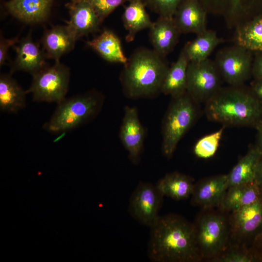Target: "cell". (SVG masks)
I'll list each match as a JSON object with an SVG mask.
<instances>
[{
    "instance_id": "27",
    "label": "cell",
    "mask_w": 262,
    "mask_h": 262,
    "mask_svg": "<svg viewBox=\"0 0 262 262\" xmlns=\"http://www.w3.org/2000/svg\"><path fill=\"white\" fill-rule=\"evenodd\" d=\"M222 41L215 32L207 30L187 42L183 49L190 62L202 61L209 58L213 51Z\"/></svg>"
},
{
    "instance_id": "8",
    "label": "cell",
    "mask_w": 262,
    "mask_h": 262,
    "mask_svg": "<svg viewBox=\"0 0 262 262\" xmlns=\"http://www.w3.org/2000/svg\"><path fill=\"white\" fill-rule=\"evenodd\" d=\"M221 79L214 61L209 58L190 62L187 70L186 92L196 102H206L221 89Z\"/></svg>"
},
{
    "instance_id": "40",
    "label": "cell",
    "mask_w": 262,
    "mask_h": 262,
    "mask_svg": "<svg viewBox=\"0 0 262 262\" xmlns=\"http://www.w3.org/2000/svg\"><path fill=\"white\" fill-rule=\"evenodd\" d=\"M82 0H69L70 2H78Z\"/></svg>"
},
{
    "instance_id": "9",
    "label": "cell",
    "mask_w": 262,
    "mask_h": 262,
    "mask_svg": "<svg viewBox=\"0 0 262 262\" xmlns=\"http://www.w3.org/2000/svg\"><path fill=\"white\" fill-rule=\"evenodd\" d=\"M249 51L236 44L217 52L214 61L222 79L230 86H240L247 79L251 68Z\"/></svg>"
},
{
    "instance_id": "17",
    "label": "cell",
    "mask_w": 262,
    "mask_h": 262,
    "mask_svg": "<svg viewBox=\"0 0 262 262\" xmlns=\"http://www.w3.org/2000/svg\"><path fill=\"white\" fill-rule=\"evenodd\" d=\"M149 29V39L153 49L165 57L174 49L181 34L173 17L159 16Z\"/></svg>"
},
{
    "instance_id": "21",
    "label": "cell",
    "mask_w": 262,
    "mask_h": 262,
    "mask_svg": "<svg viewBox=\"0 0 262 262\" xmlns=\"http://www.w3.org/2000/svg\"><path fill=\"white\" fill-rule=\"evenodd\" d=\"M189 62L182 49L176 61L168 68L163 82L161 93L176 98L186 92L187 70Z\"/></svg>"
},
{
    "instance_id": "32",
    "label": "cell",
    "mask_w": 262,
    "mask_h": 262,
    "mask_svg": "<svg viewBox=\"0 0 262 262\" xmlns=\"http://www.w3.org/2000/svg\"><path fill=\"white\" fill-rule=\"evenodd\" d=\"M91 4L101 21L117 7L130 0H86Z\"/></svg>"
},
{
    "instance_id": "19",
    "label": "cell",
    "mask_w": 262,
    "mask_h": 262,
    "mask_svg": "<svg viewBox=\"0 0 262 262\" xmlns=\"http://www.w3.org/2000/svg\"><path fill=\"white\" fill-rule=\"evenodd\" d=\"M76 40L66 25L54 26L47 30L41 42L46 57L58 61L62 56L73 49Z\"/></svg>"
},
{
    "instance_id": "3",
    "label": "cell",
    "mask_w": 262,
    "mask_h": 262,
    "mask_svg": "<svg viewBox=\"0 0 262 262\" xmlns=\"http://www.w3.org/2000/svg\"><path fill=\"white\" fill-rule=\"evenodd\" d=\"M206 114L225 125H255L262 117L260 101L240 86L221 88L206 102Z\"/></svg>"
},
{
    "instance_id": "37",
    "label": "cell",
    "mask_w": 262,
    "mask_h": 262,
    "mask_svg": "<svg viewBox=\"0 0 262 262\" xmlns=\"http://www.w3.org/2000/svg\"><path fill=\"white\" fill-rule=\"evenodd\" d=\"M256 128L258 132V147L262 153V120L258 122L256 125Z\"/></svg>"
},
{
    "instance_id": "10",
    "label": "cell",
    "mask_w": 262,
    "mask_h": 262,
    "mask_svg": "<svg viewBox=\"0 0 262 262\" xmlns=\"http://www.w3.org/2000/svg\"><path fill=\"white\" fill-rule=\"evenodd\" d=\"M163 197L156 185L140 182L131 196L129 212L135 220L150 227L160 216Z\"/></svg>"
},
{
    "instance_id": "5",
    "label": "cell",
    "mask_w": 262,
    "mask_h": 262,
    "mask_svg": "<svg viewBox=\"0 0 262 262\" xmlns=\"http://www.w3.org/2000/svg\"><path fill=\"white\" fill-rule=\"evenodd\" d=\"M162 122L163 155L171 158L181 138L192 126L197 117L196 102L186 92L172 98Z\"/></svg>"
},
{
    "instance_id": "7",
    "label": "cell",
    "mask_w": 262,
    "mask_h": 262,
    "mask_svg": "<svg viewBox=\"0 0 262 262\" xmlns=\"http://www.w3.org/2000/svg\"><path fill=\"white\" fill-rule=\"evenodd\" d=\"M33 76L27 93H31L36 102H61L67 93L70 71L69 68L55 61L52 66H46Z\"/></svg>"
},
{
    "instance_id": "35",
    "label": "cell",
    "mask_w": 262,
    "mask_h": 262,
    "mask_svg": "<svg viewBox=\"0 0 262 262\" xmlns=\"http://www.w3.org/2000/svg\"><path fill=\"white\" fill-rule=\"evenodd\" d=\"M217 2H223L224 0H210ZM241 0H229V8L231 13L237 12L240 7Z\"/></svg>"
},
{
    "instance_id": "28",
    "label": "cell",
    "mask_w": 262,
    "mask_h": 262,
    "mask_svg": "<svg viewBox=\"0 0 262 262\" xmlns=\"http://www.w3.org/2000/svg\"><path fill=\"white\" fill-rule=\"evenodd\" d=\"M237 44L250 51H262V18L240 27L237 32Z\"/></svg>"
},
{
    "instance_id": "14",
    "label": "cell",
    "mask_w": 262,
    "mask_h": 262,
    "mask_svg": "<svg viewBox=\"0 0 262 262\" xmlns=\"http://www.w3.org/2000/svg\"><path fill=\"white\" fill-rule=\"evenodd\" d=\"M205 9L198 0H182L173 16L180 33L200 34L206 29Z\"/></svg>"
},
{
    "instance_id": "29",
    "label": "cell",
    "mask_w": 262,
    "mask_h": 262,
    "mask_svg": "<svg viewBox=\"0 0 262 262\" xmlns=\"http://www.w3.org/2000/svg\"><path fill=\"white\" fill-rule=\"evenodd\" d=\"M224 128L204 136L198 140L194 146L193 151L198 158L207 159L213 156L216 152L222 138Z\"/></svg>"
},
{
    "instance_id": "39",
    "label": "cell",
    "mask_w": 262,
    "mask_h": 262,
    "mask_svg": "<svg viewBox=\"0 0 262 262\" xmlns=\"http://www.w3.org/2000/svg\"><path fill=\"white\" fill-rule=\"evenodd\" d=\"M256 246L258 247L259 252L257 254L262 259V229L260 232L256 237Z\"/></svg>"
},
{
    "instance_id": "2",
    "label": "cell",
    "mask_w": 262,
    "mask_h": 262,
    "mask_svg": "<svg viewBox=\"0 0 262 262\" xmlns=\"http://www.w3.org/2000/svg\"><path fill=\"white\" fill-rule=\"evenodd\" d=\"M168 68L164 57L153 49H137L124 64L120 75L124 94L131 99L158 96Z\"/></svg>"
},
{
    "instance_id": "23",
    "label": "cell",
    "mask_w": 262,
    "mask_h": 262,
    "mask_svg": "<svg viewBox=\"0 0 262 262\" xmlns=\"http://www.w3.org/2000/svg\"><path fill=\"white\" fill-rule=\"evenodd\" d=\"M27 91L24 90L8 74L0 76V109L9 113H16L26 105Z\"/></svg>"
},
{
    "instance_id": "15",
    "label": "cell",
    "mask_w": 262,
    "mask_h": 262,
    "mask_svg": "<svg viewBox=\"0 0 262 262\" xmlns=\"http://www.w3.org/2000/svg\"><path fill=\"white\" fill-rule=\"evenodd\" d=\"M15 49L16 56L11 72L23 71L33 76L47 66L45 52L33 40L30 33L23 38Z\"/></svg>"
},
{
    "instance_id": "24",
    "label": "cell",
    "mask_w": 262,
    "mask_h": 262,
    "mask_svg": "<svg viewBox=\"0 0 262 262\" xmlns=\"http://www.w3.org/2000/svg\"><path fill=\"white\" fill-rule=\"evenodd\" d=\"M262 157L258 147L250 149L227 175L228 188L254 181Z\"/></svg>"
},
{
    "instance_id": "20",
    "label": "cell",
    "mask_w": 262,
    "mask_h": 262,
    "mask_svg": "<svg viewBox=\"0 0 262 262\" xmlns=\"http://www.w3.org/2000/svg\"><path fill=\"white\" fill-rule=\"evenodd\" d=\"M262 196V188L255 181L228 188L220 205L222 210L233 212L253 203Z\"/></svg>"
},
{
    "instance_id": "25",
    "label": "cell",
    "mask_w": 262,
    "mask_h": 262,
    "mask_svg": "<svg viewBox=\"0 0 262 262\" xmlns=\"http://www.w3.org/2000/svg\"><path fill=\"white\" fill-rule=\"evenodd\" d=\"M144 0H130L126 7L122 20L128 31L126 36L127 42L133 40L137 33L146 28H150L153 22L147 14Z\"/></svg>"
},
{
    "instance_id": "16",
    "label": "cell",
    "mask_w": 262,
    "mask_h": 262,
    "mask_svg": "<svg viewBox=\"0 0 262 262\" xmlns=\"http://www.w3.org/2000/svg\"><path fill=\"white\" fill-rule=\"evenodd\" d=\"M228 188L227 175L206 179L195 184L191 202L204 209L220 206Z\"/></svg>"
},
{
    "instance_id": "6",
    "label": "cell",
    "mask_w": 262,
    "mask_h": 262,
    "mask_svg": "<svg viewBox=\"0 0 262 262\" xmlns=\"http://www.w3.org/2000/svg\"><path fill=\"white\" fill-rule=\"evenodd\" d=\"M194 226L196 245L202 259L212 260L226 250L229 230L224 215L207 213L198 218Z\"/></svg>"
},
{
    "instance_id": "13",
    "label": "cell",
    "mask_w": 262,
    "mask_h": 262,
    "mask_svg": "<svg viewBox=\"0 0 262 262\" xmlns=\"http://www.w3.org/2000/svg\"><path fill=\"white\" fill-rule=\"evenodd\" d=\"M66 6L70 16L66 25L77 40L98 30L102 22L88 1H69Z\"/></svg>"
},
{
    "instance_id": "30",
    "label": "cell",
    "mask_w": 262,
    "mask_h": 262,
    "mask_svg": "<svg viewBox=\"0 0 262 262\" xmlns=\"http://www.w3.org/2000/svg\"><path fill=\"white\" fill-rule=\"evenodd\" d=\"M211 260L219 262H251L262 259L256 252H250L245 248H233L224 251Z\"/></svg>"
},
{
    "instance_id": "11",
    "label": "cell",
    "mask_w": 262,
    "mask_h": 262,
    "mask_svg": "<svg viewBox=\"0 0 262 262\" xmlns=\"http://www.w3.org/2000/svg\"><path fill=\"white\" fill-rule=\"evenodd\" d=\"M124 111L119 138L128 152L130 161L137 164L140 161L143 150L146 131L140 121L136 107L126 106Z\"/></svg>"
},
{
    "instance_id": "4",
    "label": "cell",
    "mask_w": 262,
    "mask_h": 262,
    "mask_svg": "<svg viewBox=\"0 0 262 262\" xmlns=\"http://www.w3.org/2000/svg\"><path fill=\"white\" fill-rule=\"evenodd\" d=\"M103 104V97L96 92L65 98L57 104L51 117L43 128L56 133L69 131L93 119Z\"/></svg>"
},
{
    "instance_id": "1",
    "label": "cell",
    "mask_w": 262,
    "mask_h": 262,
    "mask_svg": "<svg viewBox=\"0 0 262 262\" xmlns=\"http://www.w3.org/2000/svg\"><path fill=\"white\" fill-rule=\"evenodd\" d=\"M147 254L154 262H195L202 259L194 224L174 214L159 216L150 227Z\"/></svg>"
},
{
    "instance_id": "36",
    "label": "cell",
    "mask_w": 262,
    "mask_h": 262,
    "mask_svg": "<svg viewBox=\"0 0 262 262\" xmlns=\"http://www.w3.org/2000/svg\"><path fill=\"white\" fill-rule=\"evenodd\" d=\"M253 91L257 97L262 101V79H258L253 86Z\"/></svg>"
},
{
    "instance_id": "38",
    "label": "cell",
    "mask_w": 262,
    "mask_h": 262,
    "mask_svg": "<svg viewBox=\"0 0 262 262\" xmlns=\"http://www.w3.org/2000/svg\"><path fill=\"white\" fill-rule=\"evenodd\" d=\"M255 181L262 188V157L258 165Z\"/></svg>"
},
{
    "instance_id": "22",
    "label": "cell",
    "mask_w": 262,
    "mask_h": 262,
    "mask_svg": "<svg viewBox=\"0 0 262 262\" xmlns=\"http://www.w3.org/2000/svg\"><path fill=\"white\" fill-rule=\"evenodd\" d=\"M86 43L108 62L125 64L128 61L122 50L120 40L112 31L105 30Z\"/></svg>"
},
{
    "instance_id": "31",
    "label": "cell",
    "mask_w": 262,
    "mask_h": 262,
    "mask_svg": "<svg viewBox=\"0 0 262 262\" xmlns=\"http://www.w3.org/2000/svg\"><path fill=\"white\" fill-rule=\"evenodd\" d=\"M146 5L159 16L173 17L182 0H144Z\"/></svg>"
},
{
    "instance_id": "33",
    "label": "cell",
    "mask_w": 262,
    "mask_h": 262,
    "mask_svg": "<svg viewBox=\"0 0 262 262\" xmlns=\"http://www.w3.org/2000/svg\"><path fill=\"white\" fill-rule=\"evenodd\" d=\"M18 41V37L7 39L4 38L0 33V66L1 67L5 63L8 58L9 48L15 45Z\"/></svg>"
},
{
    "instance_id": "34",
    "label": "cell",
    "mask_w": 262,
    "mask_h": 262,
    "mask_svg": "<svg viewBox=\"0 0 262 262\" xmlns=\"http://www.w3.org/2000/svg\"><path fill=\"white\" fill-rule=\"evenodd\" d=\"M253 73L258 79H262V56L256 62L253 68Z\"/></svg>"
},
{
    "instance_id": "18",
    "label": "cell",
    "mask_w": 262,
    "mask_h": 262,
    "mask_svg": "<svg viewBox=\"0 0 262 262\" xmlns=\"http://www.w3.org/2000/svg\"><path fill=\"white\" fill-rule=\"evenodd\" d=\"M54 0H9L4 3L7 11L27 23H37L49 16Z\"/></svg>"
},
{
    "instance_id": "12",
    "label": "cell",
    "mask_w": 262,
    "mask_h": 262,
    "mask_svg": "<svg viewBox=\"0 0 262 262\" xmlns=\"http://www.w3.org/2000/svg\"><path fill=\"white\" fill-rule=\"evenodd\" d=\"M230 225L233 237L239 240L258 234L262 229V196L253 203L232 212Z\"/></svg>"
},
{
    "instance_id": "26",
    "label": "cell",
    "mask_w": 262,
    "mask_h": 262,
    "mask_svg": "<svg viewBox=\"0 0 262 262\" xmlns=\"http://www.w3.org/2000/svg\"><path fill=\"white\" fill-rule=\"evenodd\" d=\"M156 186L164 196L180 200L192 195L195 184L190 177L175 172L166 174L158 180Z\"/></svg>"
}]
</instances>
